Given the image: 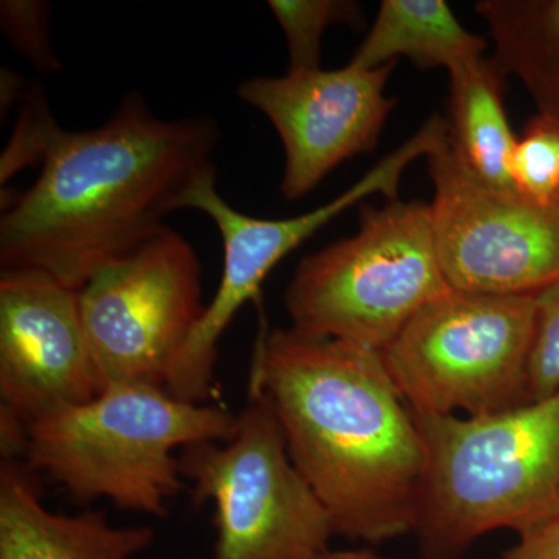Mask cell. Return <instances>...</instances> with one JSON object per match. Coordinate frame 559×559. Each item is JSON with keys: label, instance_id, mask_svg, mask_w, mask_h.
Here are the masks:
<instances>
[{"label": "cell", "instance_id": "obj_6", "mask_svg": "<svg viewBox=\"0 0 559 559\" xmlns=\"http://www.w3.org/2000/svg\"><path fill=\"white\" fill-rule=\"evenodd\" d=\"M536 294L450 289L382 349L393 384L418 415L488 417L530 403Z\"/></svg>", "mask_w": 559, "mask_h": 559}, {"label": "cell", "instance_id": "obj_10", "mask_svg": "<svg viewBox=\"0 0 559 559\" xmlns=\"http://www.w3.org/2000/svg\"><path fill=\"white\" fill-rule=\"evenodd\" d=\"M441 271L452 289L536 294L559 278V202L538 204L485 182L451 143L428 157Z\"/></svg>", "mask_w": 559, "mask_h": 559}, {"label": "cell", "instance_id": "obj_20", "mask_svg": "<svg viewBox=\"0 0 559 559\" xmlns=\"http://www.w3.org/2000/svg\"><path fill=\"white\" fill-rule=\"evenodd\" d=\"M51 7L40 0H3L0 3V27L14 50L38 72L61 69L50 43Z\"/></svg>", "mask_w": 559, "mask_h": 559}, {"label": "cell", "instance_id": "obj_11", "mask_svg": "<svg viewBox=\"0 0 559 559\" xmlns=\"http://www.w3.org/2000/svg\"><path fill=\"white\" fill-rule=\"evenodd\" d=\"M396 62L364 69L288 70L242 81L237 95L260 110L285 150L280 191L300 200L345 160L373 153L396 100L385 86Z\"/></svg>", "mask_w": 559, "mask_h": 559}, {"label": "cell", "instance_id": "obj_19", "mask_svg": "<svg viewBox=\"0 0 559 559\" xmlns=\"http://www.w3.org/2000/svg\"><path fill=\"white\" fill-rule=\"evenodd\" d=\"M527 388L530 403L547 399L559 390V278L536 293Z\"/></svg>", "mask_w": 559, "mask_h": 559}, {"label": "cell", "instance_id": "obj_9", "mask_svg": "<svg viewBox=\"0 0 559 559\" xmlns=\"http://www.w3.org/2000/svg\"><path fill=\"white\" fill-rule=\"evenodd\" d=\"M205 307L197 252L167 226L95 272L80 289V310L98 393L165 388Z\"/></svg>", "mask_w": 559, "mask_h": 559}, {"label": "cell", "instance_id": "obj_18", "mask_svg": "<svg viewBox=\"0 0 559 559\" xmlns=\"http://www.w3.org/2000/svg\"><path fill=\"white\" fill-rule=\"evenodd\" d=\"M514 190L538 204L559 202V114L538 112L518 135L510 162Z\"/></svg>", "mask_w": 559, "mask_h": 559}, {"label": "cell", "instance_id": "obj_21", "mask_svg": "<svg viewBox=\"0 0 559 559\" xmlns=\"http://www.w3.org/2000/svg\"><path fill=\"white\" fill-rule=\"evenodd\" d=\"M518 536L520 539L502 559H559V520L533 525Z\"/></svg>", "mask_w": 559, "mask_h": 559}, {"label": "cell", "instance_id": "obj_22", "mask_svg": "<svg viewBox=\"0 0 559 559\" xmlns=\"http://www.w3.org/2000/svg\"><path fill=\"white\" fill-rule=\"evenodd\" d=\"M370 550H322L307 559H377Z\"/></svg>", "mask_w": 559, "mask_h": 559}, {"label": "cell", "instance_id": "obj_16", "mask_svg": "<svg viewBox=\"0 0 559 559\" xmlns=\"http://www.w3.org/2000/svg\"><path fill=\"white\" fill-rule=\"evenodd\" d=\"M492 60L524 84L538 112L559 114V0H480Z\"/></svg>", "mask_w": 559, "mask_h": 559}, {"label": "cell", "instance_id": "obj_13", "mask_svg": "<svg viewBox=\"0 0 559 559\" xmlns=\"http://www.w3.org/2000/svg\"><path fill=\"white\" fill-rule=\"evenodd\" d=\"M153 540L148 525L119 527L103 511L53 513L24 469H0V559H131Z\"/></svg>", "mask_w": 559, "mask_h": 559}, {"label": "cell", "instance_id": "obj_12", "mask_svg": "<svg viewBox=\"0 0 559 559\" xmlns=\"http://www.w3.org/2000/svg\"><path fill=\"white\" fill-rule=\"evenodd\" d=\"M97 395L80 289L38 271H2V418L25 429L51 411L87 403Z\"/></svg>", "mask_w": 559, "mask_h": 559}, {"label": "cell", "instance_id": "obj_7", "mask_svg": "<svg viewBox=\"0 0 559 559\" xmlns=\"http://www.w3.org/2000/svg\"><path fill=\"white\" fill-rule=\"evenodd\" d=\"M200 506L215 507L213 559H307L330 549L333 524L289 457L270 406L249 395L229 439L179 452Z\"/></svg>", "mask_w": 559, "mask_h": 559}, {"label": "cell", "instance_id": "obj_5", "mask_svg": "<svg viewBox=\"0 0 559 559\" xmlns=\"http://www.w3.org/2000/svg\"><path fill=\"white\" fill-rule=\"evenodd\" d=\"M450 289L429 204L393 200L360 205L358 231L305 257L283 300L290 329L382 352Z\"/></svg>", "mask_w": 559, "mask_h": 559}, {"label": "cell", "instance_id": "obj_8", "mask_svg": "<svg viewBox=\"0 0 559 559\" xmlns=\"http://www.w3.org/2000/svg\"><path fill=\"white\" fill-rule=\"evenodd\" d=\"M450 142L448 120L433 114L399 148L378 162L340 197L290 218L264 219L246 215L223 200L216 173L187 198L186 209L200 210L215 223L223 238V275L205 307L200 325L173 364L165 389L190 403L205 404L213 392L218 345L238 311L259 297L261 285L280 261L344 213L374 194L399 200L401 178L419 157L432 156Z\"/></svg>", "mask_w": 559, "mask_h": 559}, {"label": "cell", "instance_id": "obj_2", "mask_svg": "<svg viewBox=\"0 0 559 559\" xmlns=\"http://www.w3.org/2000/svg\"><path fill=\"white\" fill-rule=\"evenodd\" d=\"M249 395L270 406L334 535L380 544L414 533L426 455L381 352L264 329Z\"/></svg>", "mask_w": 559, "mask_h": 559}, {"label": "cell", "instance_id": "obj_4", "mask_svg": "<svg viewBox=\"0 0 559 559\" xmlns=\"http://www.w3.org/2000/svg\"><path fill=\"white\" fill-rule=\"evenodd\" d=\"M237 418L165 388L112 385L25 426L22 452L31 468L76 502L108 499L120 509L165 516L182 488L179 452L229 439Z\"/></svg>", "mask_w": 559, "mask_h": 559}, {"label": "cell", "instance_id": "obj_1", "mask_svg": "<svg viewBox=\"0 0 559 559\" xmlns=\"http://www.w3.org/2000/svg\"><path fill=\"white\" fill-rule=\"evenodd\" d=\"M218 124L165 120L139 92L102 127L62 130L43 92L32 91L2 157V183L25 162H43L31 189L0 219L2 271H38L72 289L148 240L162 219L215 175Z\"/></svg>", "mask_w": 559, "mask_h": 559}, {"label": "cell", "instance_id": "obj_23", "mask_svg": "<svg viewBox=\"0 0 559 559\" xmlns=\"http://www.w3.org/2000/svg\"><path fill=\"white\" fill-rule=\"evenodd\" d=\"M377 559H389V558L377 557Z\"/></svg>", "mask_w": 559, "mask_h": 559}, {"label": "cell", "instance_id": "obj_17", "mask_svg": "<svg viewBox=\"0 0 559 559\" xmlns=\"http://www.w3.org/2000/svg\"><path fill=\"white\" fill-rule=\"evenodd\" d=\"M267 7L285 33L289 70L320 68V47L333 25L364 27L362 5L355 0H270Z\"/></svg>", "mask_w": 559, "mask_h": 559}, {"label": "cell", "instance_id": "obj_3", "mask_svg": "<svg viewBox=\"0 0 559 559\" xmlns=\"http://www.w3.org/2000/svg\"><path fill=\"white\" fill-rule=\"evenodd\" d=\"M412 415L426 455L421 559H459L488 533L559 520V390L488 417Z\"/></svg>", "mask_w": 559, "mask_h": 559}, {"label": "cell", "instance_id": "obj_14", "mask_svg": "<svg viewBox=\"0 0 559 559\" xmlns=\"http://www.w3.org/2000/svg\"><path fill=\"white\" fill-rule=\"evenodd\" d=\"M487 39L463 27L444 0H382L352 64L378 69L406 58L418 69L457 72L484 60Z\"/></svg>", "mask_w": 559, "mask_h": 559}, {"label": "cell", "instance_id": "obj_15", "mask_svg": "<svg viewBox=\"0 0 559 559\" xmlns=\"http://www.w3.org/2000/svg\"><path fill=\"white\" fill-rule=\"evenodd\" d=\"M450 143L485 182L514 190L510 162L518 135L506 110L507 75L492 58L451 73Z\"/></svg>", "mask_w": 559, "mask_h": 559}]
</instances>
